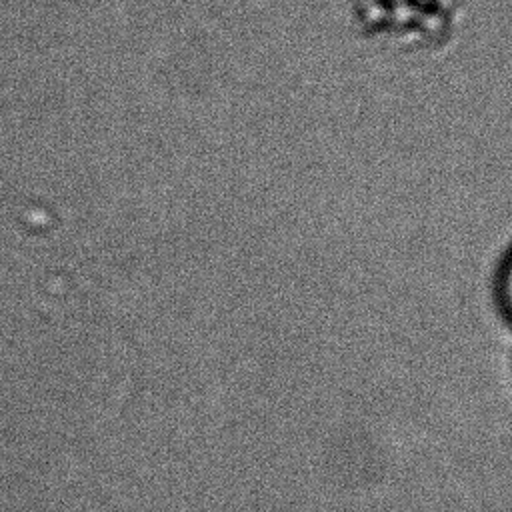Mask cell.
Returning <instances> with one entry per match:
<instances>
[{
    "label": "cell",
    "instance_id": "cell-1",
    "mask_svg": "<svg viewBox=\"0 0 512 512\" xmlns=\"http://www.w3.org/2000/svg\"><path fill=\"white\" fill-rule=\"evenodd\" d=\"M462 20V0H352V22L370 42L400 52H434Z\"/></svg>",
    "mask_w": 512,
    "mask_h": 512
},
{
    "label": "cell",
    "instance_id": "cell-2",
    "mask_svg": "<svg viewBox=\"0 0 512 512\" xmlns=\"http://www.w3.org/2000/svg\"><path fill=\"white\" fill-rule=\"evenodd\" d=\"M504 296H506V302H508V308L512 312V260L506 268V276H504Z\"/></svg>",
    "mask_w": 512,
    "mask_h": 512
}]
</instances>
